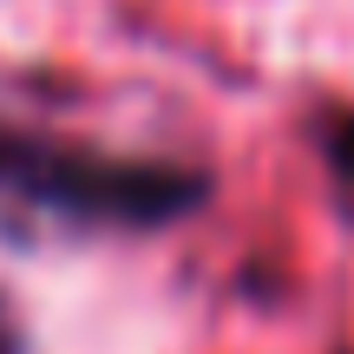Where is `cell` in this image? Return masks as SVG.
Returning a JSON list of instances; mask_svg holds the SVG:
<instances>
[{
    "instance_id": "cell-1",
    "label": "cell",
    "mask_w": 354,
    "mask_h": 354,
    "mask_svg": "<svg viewBox=\"0 0 354 354\" xmlns=\"http://www.w3.org/2000/svg\"><path fill=\"white\" fill-rule=\"evenodd\" d=\"M0 197L73 223H118V230H165L210 203V177L158 158H105L79 145H46L0 131Z\"/></svg>"
},
{
    "instance_id": "cell-2",
    "label": "cell",
    "mask_w": 354,
    "mask_h": 354,
    "mask_svg": "<svg viewBox=\"0 0 354 354\" xmlns=\"http://www.w3.org/2000/svg\"><path fill=\"white\" fill-rule=\"evenodd\" d=\"M322 151H328V165L342 184H354V118H335L328 131H322Z\"/></svg>"
},
{
    "instance_id": "cell-3",
    "label": "cell",
    "mask_w": 354,
    "mask_h": 354,
    "mask_svg": "<svg viewBox=\"0 0 354 354\" xmlns=\"http://www.w3.org/2000/svg\"><path fill=\"white\" fill-rule=\"evenodd\" d=\"M0 354H33V348H26V328H20V315H13L7 295H0Z\"/></svg>"
}]
</instances>
